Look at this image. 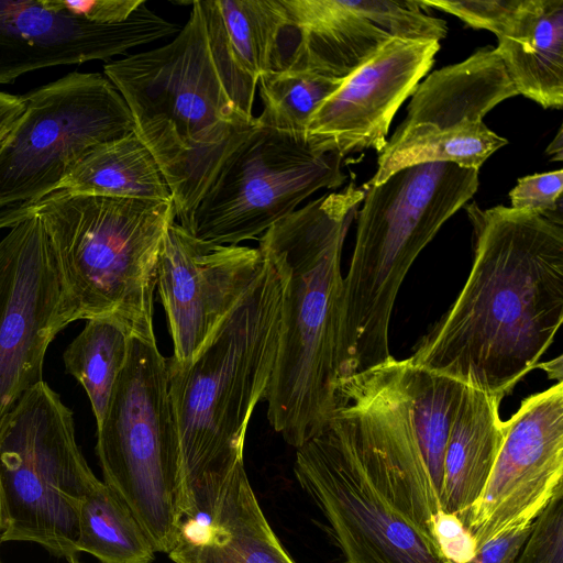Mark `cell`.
Instances as JSON below:
<instances>
[{
  "label": "cell",
  "instance_id": "obj_11",
  "mask_svg": "<svg viewBox=\"0 0 563 563\" xmlns=\"http://www.w3.org/2000/svg\"><path fill=\"white\" fill-rule=\"evenodd\" d=\"M294 472L323 515L341 563H446L433 540L372 482L344 400L296 449Z\"/></svg>",
  "mask_w": 563,
  "mask_h": 563
},
{
  "label": "cell",
  "instance_id": "obj_15",
  "mask_svg": "<svg viewBox=\"0 0 563 563\" xmlns=\"http://www.w3.org/2000/svg\"><path fill=\"white\" fill-rule=\"evenodd\" d=\"M404 361L340 379L338 395L349 407L363 464L375 486L430 538V521L440 510L416 440Z\"/></svg>",
  "mask_w": 563,
  "mask_h": 563
},
{
  "label": "cell",
  "instance_id": "obj_23",
  "mask_svg": "<svg viewBox=\"0 0 563 563\" xmlns=\"http://www.w3.org/2000/svg\"><path fill=\"white\" fill-rule=\"evenodd\" d=\"M500 402L465 386L451 428L439 504L440 510L456 515L463 523L487 483L503 442Z\"/></svg>",
  "mask_w": 563,
  "mask_h": 563
},
{
  "label": "cell",
  "instance_id": "obj_13",
  "mask_svg": "<svg viewBox=\"0 0 563 563\" xmlns=\"http://www.w3.org/2000/svg\"><path fill=\"white\" fill-rule=\"evenodd\" d=\"M0 240V421L43 380L48 345L81 319L40 217L23 213Z\"/></svg>",
  "mask_w": 563,
  "mask_h": 563
},
{
  "label": "cell",
  "instance_id": "obj_34",
  "mask_svg": "<svg viewBox=\"0 0 563 563\" xmlns=\"http://www.w3.org/2000/svg\"><path fill=\"white\" fill-rule=\"evenodd\" d=\"M51 4L81 20L97 24L126 21L145 0H49Z\"/></svg>",
  "mask_w": 563,
  "mask_h": 563
},
{
  "label": "cell",
  "instance_id": "obj_9",
  "mask_svg": "<svg viewBox=\"0 0 563 563\" xmlns=\"http://www.w3.org/2000/svg\"><path fill=\"white\" fill-rule=\"evenodd\" d=\"M342 161L314 136L256 121L179 224L202 241L239 245L289 216L313 192L343 185Z\"/></svg>",
  "mask_w": 563,
  "mask_h": 563
},
{
  "label": "cell",
  "instance_id": "obj_25",
  "mask_svg": "<svg viewBox=\"0 0 563 563\" xmlns=\"http://www.w3.org/2000/svg\"><path fill=\"white\" fill-rule=\"evenodd\" d=\"M77 551L101 563H152L156 552L128 505L99 478L79 507Z\"/></svg>",
  "mask_w": 563,
  "mask_h": 563
},
{
  "label": "cell",
  "instance_id": "obj_35",
  "mask_svg": "<svg viewBox=\"0 0 563 563\" xmlns=\"http://www.w3.org/2000/svg\"><path fill=\"white\" fill-rule=\"evenodd\" d=\"M532 522L515 527L479 547L466 563H512L528 538Z\"/></svg>",
  "mask_w": 563,
  "mask_h": 563
},
{
  "label": "cell",
  "instance_id": "obj_1",
  "mask_svg": "<svg viewBox=\"0 0 563 563\" xmlns=\"http://www.w3.org/2000/svg\"><path fill=\"white\" fill-rule=\"evenodd\" d=\"M464 208L475 236L471 273L407 360L503 400L563 321V223L505 206Z\"/></svg>",
  "mask_w": 563,
  "mask_h": 563
},
{
  "label": "cell",
  "instance_id": "obj_20",
  "mask_svg": "<svg viewBox=\"0 0 563 563\" xmlns=\"http://www.w3.org/2000/svg\"><path fill=\"white\" fill-rule=\"evenodd\" d=\"M168 553L175 563H295L265 518L244 464L228 479L206 522L191 521Z\"/></svg>",
  "mask_w": 563,
  "mask_h": 563
},
{
  "label": "cell",
  "instance_id": "obj_14",
  "mask_svg": "<svg viewBox=\"0 0 563 563\" xmlns=\"http://www.w3.org/2000/svg\"><path fill=\"white\" fill-rule=\"evenodd\" d=\"M563 486V382L522 400L504 421V438L487 483L464 526L476 551L515 527L531 523Z\"/></svg>",
  "mask_w": 563,
  "mask_h": 563
},
{
  "label": "cell",
  "instance_id": "obj_29",
  "mask_svg": "<svg viewBox=\"0 0 563 563\" xmlns=\"http://www.w3.org/2000/svg\"><path fill=\"white\" fill-rule=\"evenodd\" d=\"M349 4L391 37L435 41L445 37V21L423 12L419 1L347 0Z\"/></svg>",
  "mask_w": 563,
  "mask_h": 563
},
{
  "label": "cell",
  "instance_id": "obj_40",
  "mask_svg": "<svg viewBox=\"0 0 563 563\" xmlns=\"http://www.w3.org/2000/svg\"><path fill=\"white\" fill-rule=\"evenodd\" d=\"M0 563H1V561H0Z\"/></svg>",
  "mask_w": 563,
  "mask_h": 563
},
{
  "label": "cell",
  "instance_id": "obj_38",
  "mask_svg": "<svg viewBox=\"0 0 563 563\" xmlns=\"http://www.w3.org/2000/svg\"><path fill=\"white\" fill-rule=\"evenodd\" d=\"M7 528V521H5V514H4V506H3V498H2V490H1V483H0V536L4 532Z\"/></svg>",
  "mask_w": 563,
  "mask_h": 563
},
{
  "label": "cell",
  "instance_id": "obj_21",
  "mask_svg": "<svg viewBox=\"0 0 563 563\" xmlns=\"http://www.w3.org/2000/svg\"><path fill=\"white\" fill-rule=\"evenodd\" d=\"M209 47L236 108L254 118L260 77L269 69L277 12L275 0H198Z\"/></svg>",
  "mask_w": 563,
  "mask_h": 563
},
{
  "label": "cell",
  "instance_id": "obj_16",
  "mask_svg": "<svg viewBox=\"0 0 563 563\" xmlns=\"http://www.w3.org/2000/svg\"><path fill=\"white\" fill-rule=\"evenodd\" d=\"M264 263L258 247L221 245L191 235L176 221L163 239L156 287L173 340L174 362H190L235 307Z\"/></svg>",
  "mask_w": 563,
  "mask_h": 563
},
{
  "label": "cell",
  "instance_id": "obj_28",
  "mask_svg": "<svg viewBox=\"0 0 563 563\" xmlns=\"http://www.w3.org/2000/svg\"><path fill=\"white\" fill-rule=\"evenodd\" d=\"M343 79L303 70L265 73L258 80L263 111L256 121L265 128L307 134L313 114Z\"/></svg>",
  "mask_w": 563,
  "mask_h": 563
},
{
  "label": "cell",
  "instance_id": "obj_8",
  "mask_svg": "<svg viewBox=\"0 0 563 563\" xmlns=\"http://www.w3.org/2000/svg\"><path fill=\"white\" fill-rule=\"evenodd\" d=\"M96 479L73 411L46 382L33 385L0 421V543L35 542L53 555L76 556L79 507Z\"/></svg>",
  "mask_w": 563,
  "mask_h": 563
},
{
  "label": "cell",
  "instance_id": "obj_37",
  "mask_svg": "<svg viewBox=\"0 0 563 563\" xmlns=\"http://www.w3.org/2000/svg\"><path fill=\"white\" fill-rule=\"evenodd\" d=\"M547 154L552 156L554 161H562L563 157V139L562 129L558 131L556 136L547 148Z\"/></svg>",
  "mask_w": 563,
  "mask_h": 563
},
{
  "label": "cell",
  "instance_id": "obj_30",
  "mask_svg": "<svg viewBox=\"0 0 563 563\" xmlns=\"http://www.w3.org/2000/svg\"><path fill=\"white\" fill-rule=\"evenodd\" d=\"M512 563H563V486L532 521Z\"/></svg>",
  "mask_w": 563,
  "mask_h": 563
},
{
  "label": "cell",
  "instance_id": "obj_10",
  "mask_svg": "<svg viewBox=\"0 0 563 563\" xmlns=\"http://www.w3.org/2000/svg\"><path fill=\"white\" fill-rule=\"evenodd\" d=\"M24 98L0 147V209L37 202L96 146L134 132L124 99L100 73L73 71Z\"/></svg>",
  "mask_w": 563,
  "mask_h": 563
},
{
  "label": "cell",
  "instance_id": "obj_12",
  "mask_svg": "<svg viewBox=\"0 0 563 563\" xmlns=\"http://www.w3.org/2000/svg\"><path fill=\"white\" fill-rule=\"evenodd\" d=\"M518 92L493 47L432 71L411 95L405 120L383 152L366 190L395 172L428 162H448L478 170L508 141L483 118Z\"/></svg>",
  "mask_w": 563,
  "mask_h": 563
},
{
  "label": "cell",
  "instance_id": "obj_22",
  "mask_svg": "<svg viewBox=\"0 0 563 563\" xmlns=\"http://www.w3.org/2000/svg\"><path fill=\"white\" fill-rule=\"evenodd\" d=\"M496 51L518 95L563 106V0H521Z\"/></svg>",
  "mask_w": 563,
  "mask_h": 563
},
{
  "label": "cell",
  "instance_id": "obj_31",
  "mask_svg": "<svg viewBox=\"0 0 563 563\" xmlns=\"http://www.w3.org/2000/svg\"><path fill=\"white\" fill-rule=\"evenodd\" d=\"M509 198L514 209L539 213L563 223V170L519 178L510 190Z\"/></svg>",
  "mask_w": 563,
  "mask_h": 563
},
{
  "label": "cell",
  "instance_id": "obj_24",
  "mask_svg": "<svg viewBox=\"0 0 563 563\" xmlns=\"http://www.w3.org/2000/svg\"><path fill=\"white\" fill-rule=\"evenodd\" d=\"M55 191L173 201L156 161L135 132L96 146Z\"/></svg>",
  "mask_w": 563,
  "mask_h": 563
},
{
  "label": "cell",
  "instance_id": "obj_7",
  "mask_svg": "<svg viewBox=\"0 0 563 563\" xmlns=\"http://www.w3.org/2000/svg\"><path fill=\"white\" fill-rule=\"evenodd\" d=\"M103 482L128 505L156 552L183 538L181 452L156 339L131 335L129 355L108 411L97 427Z\"/></svg>",
  "mask_w": 563,
  "mask_h": 563
},
{
  "label": "cell",
  "instance_id": "obj_27",
  "mask_svg": "<svg viewBox=\"0 0 563 563\" xmlns=\"http://www.w3.org/2000/svg\"><path fill=\"white\" fill-rule=\"evenodd\" d=\"M131 332L114 317L88 319L63 354L66 371L84 387L99 427L125 366Z\"/></svg>",
  "mask_w": 563,
  "mask_h": 563
},
{
  "label": "cell",
  "instance_id": "obj_26",
  "mask_svg": "<svg viewBox=\"0 0 563 563\" xmlns=\"http://www.w3.org/2000/svg\"><path fill=\"white\" fill-rule=\"evenodd\" d=\"M402 377L418 448L439 498L445 448L465 385L408 360Z\"/></svg>",
  "mask_w": 563,
  "mask_h": 563
},
{
  "label": "cell",
  "instance_id": "obj_19",
  "mask_svg": "<svg viewBox=\"0 0 563 563\" xmlns=\"http://www.w3.org/2000/svg\"><path fill=\"white\" fill-rule=\"evenodd\" d=\"M275 3L277 21L268 71L303 70L343 79L391 38L347 0Z\"/></svg>",
  "mask_w": 563,
  "mask_h": 563
},
{
  "label": "cell",
  "instance_id": "obj_39",
  "mask_svg": "<svg viewBox=\"0 0 563 563\" xmlns=\"http://www.w3.org/2000/svg\"><path fill=\"white\" fill-rule=\"evenodd\" d=\"M68 562H69V563H82L81 561H79V559L77 558V555H76V556H73V558H70V559H68Z\"/></svg>",
  "mask_w": 563,
  "mask_h": 563
},
{
  "label": "cell",
  "instance_id": "obj_3",
  "mask_svg": "<svg viewBox=\"0 0 563 563\" xmlns=\"http://www.w3.org/2000/svg\"><path fill=\"white\" fill-rule=\"evenodd\" d=\"M280 308V282L264 256L255 280L195 357L186 364L167 358L185 523L208 519L228 479L244 464L247 426L275 367Z\"/></svg>",
  "mask_w": 563,
  "mask_h": 563
},
{
  "label": "cell",
  "instance_id": "obj_6",
  "mask_svg": "<svg viewBox=\"0 0 563 563\" xmlns=\"http://www.w3.org/2000/svg\"><path fill=\"white\" fill-rule=\"evenodd\" d=\"M26 212L40 217L81 319L114 317L132 335L156 339L153 294L173 201L55 191L4 210L0 228Z\"/></svg>",
  "mask_w": 563,
  "mask_h": 563
},
{
  "label": "cell",
  "instance_id": "obj_17",
  "mask_svg": "<svg viewBox=\"0 0 563 563\" xmlns=\"http://www.w3.org/2000/svg\"><path fill=\"white\" fill-rule=\"evenodd\" d=\"M180 29L146 4L124 22L97 24L54 8L49 0H0V85L41 68L110 62Z\"/></svg>",
  "mask_w": 563,
  "mask_h": 563
},
{
  "label": "cell",
  "instance_id": "obj_32",
  "mask_svg": "<svg viewBox=\"0 0 563 563\" xmlns=\"http://www.w3.org/2000/svg\"><path fill=\"white\" fill-rule=\"evenodd\" d=\"M419 3L451 13L470 26L488 30L498 37L514 18L521 0H420Z\"/></svg>",
  "mask_w": 563,
  "mask_h": 563
},
{
  "label": "cell",
  "instance_id": "obj_18",
  "mask_svg": "<svg viewBox=\"0 0 563 563\" xmlns=\"http://www.w3.org/2000/svg\"><path fill=\"white\" fill-rule=\"evenodd\" d=\"M440 49L435 41L391 37L313 114L307 134L344 156L387 144L391 120L431 69Z\"/></svg>",
  "mask_w": 563,
  "mask_h": 563
},
{
  "label": "cell",
  "instance_id": "obj_4",
  "mask_svg": "<svg viewBox=\"0 0 563 563\" xmlns=\"http://www.w3.org/2000/svg\"><path fill=\"white\" fill-rule=\"evenodd\" d=\"M104 76L156 161L184 221L229 153L256 124L231 100L214 64L198 0L167 44L110 60Z\"/></svg>",
  "mask_w": 563,
  "mask_h": 563
},
{
  "label": "cell",
  "instance_id": "obj_2",
  "mask_svg": "<svg viewBox=\"0 0 563 563\" xmlns=\"http://www.w3.org/2000/svg\"><path fill=\"white\" fill-rule=\"evenodd\" d=\"M366 194L351 181L274 223L258 249L282 287L278 351L267 389V418L295 449L313 437L338 405L341 254Z\"/></svg>",
  "mask_w": 563,
  "mask_h": 563
},
{
  "label": "cell",
  "instance_id": "obj_33",
  "mask_svg": "<svg viewBox=\"0 0 563 563\" xmlns=\"http://www.w3.org/2000/svg\"><path fill=\"white\" fill-rule=\"evenodd\" d=\"M430 536L446 563H466L476 553V542L461 519L437 511L430 521Z\"/></svg>",
  "mask_w": 563,
  "mask_h": 563
},
{
  "label": "cell",
  "instance_id": "obj_36",
  "mask_svg": "<svg viewBox=\"0 0 563 563\" xmlns=\"http://www.w3.org/2000/svg\"><path fill=\"white\" fill-rule=\"evenodd\" d=\"M25 110L24 96L0 91V147Z\"/></svg>",
  "mask_w": 563,
  "mask_h": 563
},
{
  "label": "cell",
  "instance_id": "obj_5",
  "mask_svg": "<svg viewBox=\"0 0 563 563\" xmlns=\"http://www.w3.org/2000/svg\"><path fill=\"white\" fill-rule=\"evenodd\" d=\"M477 187L478 170L428 162L401 168L366 189L343 277L339 380L393 358L388 331L401 283L419 253Z\"/></svg>",
  "mask_w": 563,
  "mask_h": 563
}]
</instances>
